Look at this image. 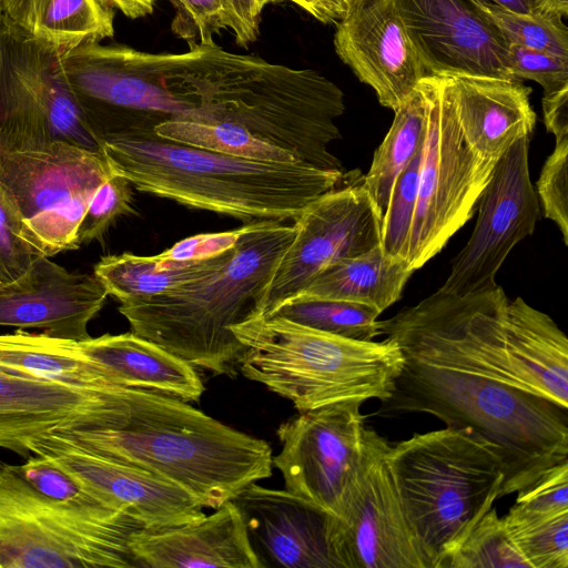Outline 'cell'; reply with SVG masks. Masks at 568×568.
Masks as SVG:
<instances>
[{"instance_id":"cell-1","label":"cell","mask_w":568,"mask_h":568,"mask_svg":"<svg viewBox=\"0 0 568 568\" xmlns=\"http://www.w3.org/2000/svg\"><path fill=\"white\" fill-rule=\"evenodd\" d=\"M504 290L436 291L378 321L404 363L377 414H430L480 439L499 459V498L568 462V407L523 387L503 352Z\"/></svg>"},{"instance_id":"cell-2","label":"cell","mask_w":568,"mask_h":568,"mask_svg":"<svg viewBox=\"0 0 568 568\" xmlns=\"http://www.w3.org/2000/svg\"><path fill=\"white\" fill-rule=\"evenodd\" d=\"M101 456L141 468L216 509L272 476V448L182 399L114 387L102 427L58 432Z\"/></svg>"},{"instance_id":"cell-3","label":"cell","mask_w":568,"mask_h":568,"mask_svg":"<svg viewBox=\"0 0 568 568\" xmlns=\"http://www.w3.org/2000/svg\"><path fill=\"white\" fill-rule=\"evenodd\" d=\"M101 152L111 171L136 190L244 224L294 222L308 204L348 176L303 162L211 152L161 138L154 130L106 138Z\"/></svg>"},{"instance_id":"cell-4","label":"cell","mask_w":568,"mask_h":568,"mask_svg":"<svg viewBox=\"0 0 568 568\" xmlns=\"http://www.w3.org/2000/svg\"><path fill=\"white\" fill-rule=\"evenodd\" d=\"M183 80L199 120L234 123L300 162L343 171L328 146L341 139L335 120L343 91L311 69H294L239 54L214 40L190 45Z\"/></svg>"},{"instance_id":"cell-5","label":"cell","mask_w":568,"mask_h":568,"mask_svg":"<svg viewBox=\"0 0 568 568\" xmlns=\"http://www.w3.org/2000/svg\"><path fill=\"white\" fill-rule=\"evenodd\" d=\"M294 224H245L230 254L206 274L171 291L120 303L131 332L195 368L234 376L244 349L231 327L260 315Z\"/></svg>"},{"instance_id":"cell-6","label":"cell","mask_w":568,"mask_h":568,"mask_svg":"<svg viewBox=\"0 0 568 568\" xmlns=\"http://www.w3.org/2000/svg\"><path fill=\"white\" fill-rule=\"evenodd\" d=\"M244 347L237 367L298 413L389 397L404 358L397 344L351 339L287 318L252 316L231 327Z\"/></svg>"},{"instance_id":"cell-7","label":"cell","mask_w":568,"mask_h":568,"mask_svg":"<svg viewBox=\"0 0 568 568\" xmlns=\"http://www.w3.org/2000/svg\"><path fill=\"white\" fill-rule=\"evenodd\" d=\"M386 460L424 568H445L499 499V459L469 432L446 427L389 444Z\"/></svg>"},{"instance_id":"cell-8","label":"cell","mask_w":568,"mask_h":568,"mask_svg":"<svg viewBox=\"0 0 568 568\" xmlns=\"http://www.w3.org/2000/svg\"><path fill=\"white\" fill-rule=\"evenodd\" d=\"M140 528L106 506L48 497L0 460V568L135 567L128 540Z\"/></svg>"},{"instance_id":"cell-9","label":"cell","mask_w":568,"mask_h":568,"mask_svg":"<svg viewBox=\"0 0 568 568\" xmlns=\"http://www.w3.org/2000/svg\"><path fill=\"white\" fill-rule=\"evenodd\" d=\"M184 52H146L122 44H81L62 54L68 84L90 130L106 138L197 119L180 74Z\"/></svg>"},{"instance_id":"cell-10","label":"cell","mask_w":568,"mask_h":568,"mask_svg":"<svg viewBox=\"0 0 568 568\" xmlns=\"http://www.w3.org/2000/svg\"><path fill=\"white\" fill-rule=\"evenodd\" d=\"M420 83L427 123L407 252L414 272L438 254L473 217L497 162L479 158L466 144L447 78L425 77Z\"/></svg>"},{"instance_id":"cell-11","label":"cell","mask_w":568,"mask_h":568,"mask_svg":"<svg viewBox=\"0 0 568 568\" xmlns=\"http://www.w3.org/2000/svg\"><path fill=\"white\" fill-rule=\"evenodd\" d=\"M112 174L102 152L63 141L0 144V187L48 257L79 248L78 225L97 189Z\"/></svg>"},{"instance_id":"cell-12","label":"cell","mask_w":568,"mask_h":568,"mask_svg":"<svg viewBox=\"0 0 568 568\" xmlns=\"http://www.w3.org/2000/svg\"><path fill=\"white\" fill-rule=\"evenodd\" d=\"M62 54L3 14L0 21V144L16 148L63 141L101 152V143L84 121L68 84Z\"/></svg>"},{"instance_id":"cell-13","label":"cell","mask_w":568,"mask_h":568,"mask_svg":"<svg viewBox=\"0 0 568 568\" xmlns=\"http://www.w3.org/2000/svg\"><path fill=\"white\" fill-rule=\"evenodd\" d=\"M388 446L365 426L359 468L336 514L327 516L336 568H424L386 460Z\"/></svg>"},{"instance_id":"cell-14","label":"cell","mask_w":568,"mask_h":568,"mask_svg":"<svg viewBox=\"0 0 568 568\" xmlns=\"http://www.w3.org/2000/svg\"><path fill=\"white\" fill-rule=\"evenodd\" d=\"M348 176L294 221V239L270 282L261 316L271 315L329 265L381 244L383 214L363 184Z\"/></svg>"},{"instance_id":"cell-15","label":"cell","mask_w":568,"mask_h":568,"mask_svg":"<svg viewBox=\"0 0 568 568\" xmlns=\"http://www.w3.org/2000/svg\"><path fill=\"white\" fill-rule=\"evenodd\" d=\"M361 406L348 400L302 412L276 430L282 449L272 465L282 473L285 489L331 516L363 458Z\"/></svg>"},{"instance_id":"cell-16","label":"cell","mask_w":568,"mask_h":568,"mask_svg":"<svg viewBox=\"0 0 568 568\" xmlns=\"http://www.w3.org/2000/svg\"><path fill=\"white\" fill-rule=\"evenodd\" d=\"M528 149L529 138L519 139L497 160L477 203L474 231L454 258L443 292L464 296L497 287L495 276L513 247L534 233L540 205Z\"/></svg>"},{"instance_id":"cell-17","label":"cell","mask_w":568,"mask_h":568,"mask_svg":"<svg viewBox=\"0 0 568 568\" xmlns=\"http://www.w3.org/2000/svg\"><path fill=\"white\" fill-rule=\"evenodd\" d=\"M31 452L65 471L99 503L129 515L142 528L176 526L205 516L203 505L179 485L101 456L58 432L33 440Z\"/></svg>"},{"instance_id":"cell-18","label":"cell","mask_w":568,"mask_h":568,"mask_svg":"<svg viewBox=\"0 0 568 568\" xmlns=\"http://www.w3.org/2000/svg\"><path fill=\"white\" fill-rule=\"evenodd\" d=\"M427 77L511 80L509 44L474 0H394Z\"/></svg>"},{"instance_id":"cell-19","label":"cell","mask_w":568,"mask_h":568,"mask_svg":"<svg viewBox=\"0 0 568 568\" xmlns=\"http://www.w3.org/2000/svg\"><path fill=\"white\" fill-rule=\"evenodd\" d=\"M334 48L393 111L427 77L394 0L362 1L337 22Z\"/></svg>"},{"instance_id":"cell-20","label":"cell","mask_w":568,"mask_h":568,"mask_svg":"<svg viewBox=\"0 0 568 568\" xmlns=\"http://www.w3.org/2000/svg\"><path fill=\"white\" fill-rule=\"evenodd\" d=\"M108 296L94 274L69 271L39 256L24 276L0 288V326L82 341L90 337L88 325Z\"/></svg>"},{"instance_id":"cell-21","label":"cell","mask_w":568,"mask_h":568,"mask_svg":"<svg viewBox=\"0 0 568 568\" xmlns=\"http://www.w3.org/2000/svg\"><path fill=\"white\" fill-rule=\"evenodd\" d=\"M109 409L110 388L80 389L0 369V448L21 457L53 432L102 427Z\"/></svg>"},{"instance_id":"cell-22","label":"cell","mask_w":568,"mask_h":568,"mask_svg":"<svg viewBox=\"0 0 568 568\" xmlns=\"http://www.w3.org/2000/svg\"><path fill=\"white\" fill-rule=\"evenodd\" d=\"M232 501L239 508L260 568H336L327 546L325 511L286 489L256 483Z\"/></svg>"},{"instance_id":"cell-23","label":"cell","mask_w":568,"mask_h":568,"mask_svg":"<svg viewBox=\"0 0 568 568\" xmlns=\"http://www.w3.org/2000/svg\"><path fill=\"white\" fill-rule=\"evenodd\" d=\"M128 547L135 567L260 568L242 515L232 500L194 521L136 529Z\"/></svg>"},{"instance_id":"cell-24","label":"cell","mask_w":568,"mask_h":568,"mask_svg":"<svg viewBox=\"0 0 568 568\" xmlns=\"http://www.w3.org/2000/svg\"><path fill=\"white\" fill-rule=\"evenodd\" d=\"M444 77L463 138L479 158L497 161L516 141L531 135L536 113L529 87L493 77Z\"/></svg>"},{"instance_id":"cell-25","label":"cell","mask_w":568,"mask_h":568,"mask_svg":"<svg viewBox=\"0 0 568 568\" xmlns=\"http://www.w3.org/2000/svg\"><path fill=\"white\" fill-rule=\"evenodd\" d=\"M112 387L141 388L184 402L197 400L204 384L196 368L133 332L77 341Z\"/></svg>"},{"instance_id":"cell-26","label":"cell","mask_w":568,"mask_h":568,"mask_svg":"<svg viewBox=\"0 0 568 568\" xmlns=\"http://www.w3.org/2000/svg\"><path fill=\"white\" fill-rule=\"evenodd\" d=\"M503 352L510 374L523 387L568 407V339L549 315L521 297L508 301Z\"/></svg>"},{"instance_id":"cell-27","label":"cell","mask_w":568,"mask_h":568,"mask_svg":"<svg viewBox=\"0 0 568 568\" xmlns=\"http://www.w3.org/2000/svg\"><path fill=\"white\" fill-rule=\"evenodd\" d=\"M413 273L406 260L386 255L379 244L362 255L329 265L288 301H347L383 313L400 298Z\"/></svg>"},{"instance_id":"cell-28","label":"cell","mask_w":568,"mask_h":568,"mask_svg":"<svg viewBox=\"0 0 568 568\" xmlns=\"http://www.w3.org/2000/svg\"><path fill=\"white\" fill-rule=\"evenodd\" d=\"M3 14L62 53L114 34V9L102 0H1Z\"/></svg>"},{"instance_id":"cell-29","label":"cell","mask_w":568,"mask_h":568,"mask_svg":"<svg viewBox=\"0 0 568 568\" xmlns=\"http://www.w3.org/2000/svg\"><path fill=\"white\" fill-rule=\"evenodd\" d=\"M0 369L71 387L111 388L100 368L82 355L77 341L16 329L0 334Z\"/></svg>"},{"instance_id":"cell-30","label":"cell","mask_w":568,"mask_h":568,"mask_svg":"<svg viewBox=\"0 0 568 568\" xmlns=\"http://www.w3.org/2000/svg\"><path fill=\"white\" fill-rule=\"evenodd\" d=\"M232 248L207 258L189 261L168 260L161 254L108 255L94 265L93 274L109 295L114 296L120 303H125L171 291L206 274L220 264Z\"/></svg>"},{"instance_id":"cell-31","label":"cell","mask_w":568,"mask_h":568,"mask_svg":"<svg viewBox=\"0 0 568 568\" xmlns=\"http://www.w3.org/2000/svg\"><path fill=\"white\" fill-rule=\"evenodd\" d=\"M394 112V121L375 151L362 183L382 214L386 210L395 181L425 140L427 103L420 81Z\"/></svg>"},{"instance_id":"cell-32","label":"cell","mask_w":568,"mask_h":568,"mask_svg":"<svg viewBox=\"0 0 568 568\" xmlns=\"http://www.w3.org/2000/svg\"><path fill=\"white\" fill-rule=\"evenodd\" d=\"M154 133L181 144L248 160L300 162L290 152L268 144L242 126L226 121L172 119L156 124Z\"/></svg>"},{"instance_id":"cell-33","label":"cell","mask_w":568,"mask_h":568,"mask_svg":"<svg viewBox=\"0 0 568 568\" xmlns=\"http://www.w3.org/2000/svg\"><path fill=\"white\" fill-rule=\"evenodd\" d=\"M382 313L375 307L337 300H291L283 303L271 315L333 335L373 341L379 335L377 317Z\"/></svg>"},{"instance_id":"cell-34","label":"cell","mask_w":568,"mask_h":568,"mask_svg":"<svg viewBox=\"0 0 568 568\" xmlns=\"http://www.w3.org/2000/svg\"><path fill=\"white\" fill-rule=\"evenodd\" d=\"M530 568H568V511L538 517H501Z\"/></svg>"},{"instance_id":"cell-35","label":"cell","mask_w":568,"mask_h":568,"mask_svg":"<svg viewBox=\"0 0 568 568\" xmlns=\"http://www.w3.org/2000/svg\"><path fill=\"white\" fill-rule=\"evenodd\" d=\"M445 568H530L491 507L470 529Z\"/></svg>"},{"instance_id":"cell-36","label":"cell","mask_w":568,"mask_h":568,"mask_svg":"<svg viewBox=\"0 0 568 568\" xmlns=\"http://www.w3.org/2000/svg\"><path fill=\"white\" fill-rule=\"evenodd\" d=\"M508 44L568 58V29L562 19L517 12L485 0H474Z\"/></svg>"},{"instance_id":"cell-37","label":"cell","mask_w":568,"mask_h":568,"mask_svg":"<svg viewBox=\"0 0 568 568\" xmlns=\"http://www.w3.org/2000/svg\"><path fill=\"white\" fill-rule=\"evenodd\" d=\"M424 142L395 181L382 217L381 246L394 258L407 261L409 235L416 210Z\"/></svg>"},{"instance_id":"cell-38","label":"cell","mask_w":568,"mask_h":568,"mask_svg":"<svg viewBox=\"0 0 568 568\" xmlns=\"http://www.w3.org/2000/svg\"><path fill=\"white\" fill-rule=\"evenodd\" d=\"M43 255L0 187V288L24 276Z\"/></svg>"},{"instance_id":"cell-39","label":"cell","mask_w":568,"mask_h":568,"mask_svg":"<svg viewBox=\"0 0 568 568\" xmlns=\"http://www.w3.org/2000/svg\"><path fill=\"white\" fill-rule=\"evenodd\" d=\"M132 200L131 183L124 176L113 173L94 192L78 225V247L101 241L120 215L132 212Z\"/></svg>"},{"instance_id":"cell-40","label":"cell","mask_w":568,"mask_h":568,"mask_svg":"<svg viewBox=\"0 0 568 568\" xmlns=\"http://www.w3.org/2000/svg\"><path fill=\"white\" fill-rule=\"evenodd\" d=\"M568 139L556 141L537 181L544 215L554 221L568 245Z\"/></svg>"},{"instance_id":"cell-41","label":"cell","mask_w":568,"mask_h":568,"mask_svg":"<svg viewBox=\"0 0 568 568\" xmlns=\"http://www.w3.org/2000/svg\"><path fill=\"white\" fill-rule=\"evenodd\" d=\"M175 8L172 30L190 45L213 40V34L230 29L225 0H170Z\"/></svg>"},{"instance_id":"cell-42","label":"cell","mask_w":568,"mask_h":568,"mask_svg":"<svg viewBox=\"0 0 568 568\" xmlns=\"http://www.w3.org/2000/svg\"><path fill=\"white\" fill-rule=\"evenodd\" d=\"M568 511V462L555 466L528 488L518 491L507 514L538 517Z\"/></svg>"},{"instance_id":"cell-43","label":"cell","mask_w":568,"mask_h":568,"mask_svg":"<svg viewBox=\"0 0 568 568\" xmlns=\"http://www.w3.org/2000/svg\"><path fill=\"white\" fill-rule=\"evenodd\" d=\"M511 80H531L550 93L568 84V58L509 44Z\"/></svg>"},{"instance_id":"cell-44","label":"cell","mask_w":568,"mask_h":568,"mask_svg":"<svg viewBox=\"0 0 568 568\" xmlns=\"http://www.w3.org/2000/svg\"><path fill=\"white\" fill-rule=\"evenodd\" d=\"M18 468L32 487L48 497L83 505H103L84 491L65 471L39 455L29 456Z\"/></svg>"},{"instance_id":"cell-45","label":"cell","mask_w":568,"mask_h":568,"mask_svg":"<svg viewBox=\"0 0 568 568\" xmlns=\"http://www.w3.org/2000/svg\"><path fill=\"white\" fill-rule=\"evenodd\" d=\"M244 230L245 224L233 231L194 235L178 242L161 255L176 261L207 258L232 248Z\"/></svg>"},{"instance_id":"cell-46","label":"cell","mask_w":568,"mask_h":568,"mask_svg":"<svg viewBox=\"0 0 568 568\" xmlns=\"http://www.w3.org/2000/svg\"><path fill=\"white\" fill-rule=\"evenodd\" d=\"M230 19V30L236 44L247 47L254 42L260 32L263 9L258 0H225Z\"/></svg>"},{"instance_id":"cell-47","label":"cell","mask_w":568,"mask_h":568,"mask_svg":"<svg viewBox=\"0 0 568 568\" xmlns=\"http://www.w3.org/2000/svg\"><path fill=\"white\" fill-rule=\"evenodd\" d=\"M542 112L547 131L555 135L556 141L568 139V84L544 93Z\"/></svg>"},{"instance_id":"cell-48","label":"cell","mask_w":568,"mask_h":568,"mask_svg":"<svg viewBox=\"0 0 568 568\" xmlns=\"http://www.w3.org/2000/svg\"><path fill=\"white\" fill-rule=\"evenodd\" d=\"M283 1L294 3L323 23L338 22V17L328 0H258V3L264 10L268 3Z\"/></svg>"},{"instance_id":"cell-49","label":"cell","mask_w":568,"mask_h":568,"mask_svg":"<svg viewBox=\"0 0 568 568\" xmlns=\"http://www.w3.org/2000/svg\"><path fill=\"white\" fill-rule=\"evenodd\" d=\"M130 19L144 18L154 11L159 0H102Z\"/></svg>"},{"instance_id":"cell-50","label":"cell","mask_w":568,"mask_h":568,"mask_svg":"<svg viewBox=\"0 0 568 568\" xmlns=\"http://www.w3.org/2000/svg\"><path fill=\"white\" fill-rule=\"evenodd\" d=\"M531 11L564 19L568 16V0H532Z\"/></svg>"},{"instance_id":"cell-51","label":"cell","mask_w":568,"mask_h":568,"mask_svg":"<svg viewBox=\"0 0 568 568\" xmlns=\"http://www.w3.org/2000/svg\"><path fill=\"white\" fill-rule=\"evenodd\" d=\"M517 12H531L532 0H485Z\"/></svg>"},{"instance_id":"cell-52","label":"cell","mask_w":568,"mask_h":568,"mask_svg":"<svg viewBox=\"0 0 568 568\" xmlns=\"http://www.w3.org/2000/svg\"><path fill=\"white\" fill-rule=\"evenodd\" d=\"M338 21L364 0H328Z\"/></svg>"},{"instance_id":"cell-53","label":"cell","mask_w":568,"mask_h":568,"mask_svg":"<svg viewBox=\"0 0 568 568\" xmlns=\"http://www.w3.org/2000/svg\"><path fill=\"white\" fill-rule=\"evenodd\" d=\"M2 18H3V9H2L1 0H0V21Z\"/></svg>"},{"instance_id":"cell-54","label":"cell","mask_w":568,"mask_h":568,"mask_svg":"<svg viewBox=\"0 0 568 568\" xmlns=\"http://www.w3.org/2000/svg\"><path fill=\"white\" fill-rule=\"evenodd\" d=\"M226 4V3H225Z\"/></svg>"}]
</instances>
